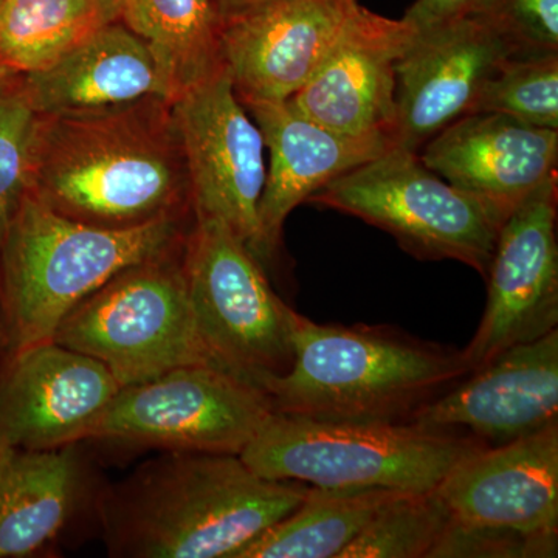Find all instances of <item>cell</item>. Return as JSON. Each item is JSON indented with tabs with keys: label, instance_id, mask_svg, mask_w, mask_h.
<instances>
[{
	"label": "cell",
	"instance_id": "cell-1",
	"mask_svg": "<svg viewBox=\"0 0 558 558\" xmlns=\"http://www.w3.org/2000/svg\"><path fill=\"white\" fill-rule=\"evenodd\" d=\"M27 193L65 218L106 229L194 216L172 100L38 113Z\"/></svg>",
	"mask_w": 558,
	"mask_h": 558
},
{
	"label": "cell",
	"instance_id": "cell-2",
	"mask_svg": "<svg viewBox=\"0 0 558 558\" xmlns=\"http://www.w3.org/2000/svg\"><path fill=\"white\" fill-rule=\"evenodd\" d=\"M307 490L264 478L240 454L167 451L101 490L95 506L110 557L238 558Z\"/></svg>",
	"mask_w": 558,
	"mask_h": 558
},
{
	"label": "cell",
	"instance_id": "cell-3",
	"mask_svg": "<svg viewBox=\"0 0 558 558\" xmlns=\"http://www.w3.org/2000/svg\"><path fill=\"white\" fill-rule=\"evenodd\" d=\"M194 216L106 229L25 191L0 247V359L53 340L70 312L120 271L185 240Z\"/></svg>",
	"mask_w": 558,
	"mask_h": 558
},
{
	"label": "cell",
	"instance_id": "cell-4",
	"mask_svg": "<svg viewBox=\"0 0 558 558\" xmlns=\"http://www.w3.org/2000/svg\"><path fill=\"white\" fill-rule=\"evenodd\" d=\"M461 352L369 326L299 314L288 373L264 385L275 413L330 422H407L468 376Z\"/></svg>",
	"mask_w": 558,
	"mask_h": 558
},
{
	"label": "cell",
	"instance_id": "cell-5",
	"mask_svg": "<svg viewBox=\"0 0 558 558\" xmlns=\"http://www.w3.org/2000/svg\"><path fill=\"white\" fill-rule=\"evenodd\" d=\"M483 447L468 436L407 422H330L274 411L240 457L269 480L429 492Z\"/></svg>",
	"mask_w": 558,
	"mask_h": 558
},
{
	"label": "cell",
	"instance_id": "cell-6",
	"mask_svg": "<svg viewBox=\"0 0 558 558\" xmlns=\"http://www.w3.org/2000/svg\"><path fill=\"white\" fill-rule=\"evenodd\" d=\"M183 245L120 271L70 312L53 341L98 360L121 387L183 366L218 368L191 310Z\"/></svg>",
	"mask_w": 558,
	"mask_h": 558
},
{
	"label": "cell",
	"instance_id": "cell-7",
	"mask_svg": "<svg viewBox=\"0 0 558 558\" xmlns=\"http://www.w3.org/2000/svg\"><path fill=\"white\" fill-rule=\"evenodd\" d=\"M183 269L197 330L216 366L260 391L284 376L299 314L270 288L247 245L222 220L194 216Z\"/></svg>",
	"mask_w": 558,
	"mask_h": 558
},
{
	"label": "cell",
	"instance_id": "cell-8",
	"mask_svg": "<svg viewBox=\"0 0 558 558\" xmlns=\"http://www.w3.org/2000/svg\"><path fill=\"white\" fill-rule=\"evenodd\" d=\"M311 204L388 231L425 259H454L486 278L501 222L465 191L425 167L416 150L396 148L344 172Z\"/></svg>",
	"mask_w": 558,
	"mask_h": 558
},
{
	"label": "cell",
	"instance_id": "cell-9",
	"mask_svg": "<svg viewBox=\"0 0 558 558\" xmlns=\"http://www.w3.org/2000/svg\"><path fill=\"white\" fill-rule=\"evenodd\" d=\"M274 413L266 392L213 366L121 387L89 440L165 451L241 454Z\"/></svg>",
	"mask_w": 558,
	"mask_h": 558
},
{
	"label": "cell",
	"instance_id": "cell-10",
	"mask_svg": "<svg viewBox=\"0 0 558 558\" xmlns=\"http://www.w3.org/2000/svg\"><path fill=\"white\" fill-rule=\"evenodd\" d=\"M172 119L185 156L194 216L222 220L256 258L266 145L227 69L174 98Z\"/></svg>",
	"mask_w": 558,
	"mask_h": 558
},
{
	"label": "cell",
	"instance_id": "cell-11",
	"mask_svg": "<svg viewBox=\"0 0 558 558\" xmlns=\"http://www.w3.org/2000/svg\"><path fill=\"white\" fill-rule=\"evenodd\" d=\"M557 174L502 223L488 266L487 306L461 352L469 373L558 325Z\"/></svg>",
	"mask_w": 558,
	"mask_h": 558
},
{
	"label": "cell",
	"instance_id": "cell-12",
	"mask_svg": "<svg viewBox=\"0 0 558 558\" xmlns=\"http://www.w3.org/2000/svg\"><path fill=\"white\" fill-rule=\"evenodd\" d=\"M121 385L98 360L57 343L0 359V447L49 450L89 440Z\"/></svg>",
	"mask_w": 558,
	"mask_h": 558
},
{
	"label": "cell",
	"instance_id": "cell-13",
	"mask_svg": "<svg viewBox=\"0 0 558 558\" xmlns=\"http://www.w3.org/2000/svg\"><path fill=\"white\" fill-rule=\"evenodd\" d=\"M407 424L498 447L558 424V330L472 371Z\"/></svg>",
	"mask_w": 558,
	"mask_h": 558
},
{
	"label": "cell",
	"instance_id": "cell-14",
	"mask_svg": "<svg viewBox=\"0 0 558 558\" xmlns=\"http://www.w3.org/2000/svg\"><path fill=\"white\" fill-rule=\"evenodd\" d=\"M512 50L476 14L417 31L396 64L392 145L416 150L469 116Z\"/></svg>",
	"mask_w": 558,
	"mask_h": 558
},
{
	"label": "cell",
	"instance_id": "cell-15",
	"mask_svg": "<svg viewBox=\"0 0 558 558\" xmlns=\"http://www.w3.org/2000/svg\"><path fill=\"white\" fill-rule=\"evenodd\" d=\"M436 492L457 526L558 543V424L476 450Z\"/></svg>",
	"mask_w": 558,
	"mask_h": 558
},
{
	"label": "cell",
	"instance_id": "cell-16",
	"mask_svg": "<svg viewBox=\"0 0 558 558\" xmlns=\"http://www.w3.org/2000/svg\"><path fill=\"white\" fill-rule=\"evenodd\" d=\"M359 0H277L223 27V64L242 105L288 101L343 38Z\"/></svg>",
	"mask_w": 558,
	"mask_h": 558
},
{
	"label": "cell",
	"instance_id": "cell-17",
	"mask_svg": "<svg viewBox=\"0 0 558 558\" xmlns=\"http://www.w3.org/2000/svg\"><path fill=\"white\" fill-rule=\"evenodd\" d=\"M416 33L403 17L388 20L362 7L329 57L288 101L326 130L392 140L396 64Z\"/></svg>",
	"mask_w": 558,
	"mask_h": 558
},
{
	"label": "cell",
	"instance_id": "cell-18",
	"mask_svg": "<svg viewBox=\"0 0 558 558\" xmlns=\"http://www.w3.org/2000/svg\"><path fill=\"white\" fill-rule=\"evenodd\" d=\"M421 160L450 185L483 202L502 226L557 174L558 131L502 113H469L429 140Z\"/></svg>",
	"mask_w": 558,
	"mask_h": 558
},
{
	"label": "cell",
	"instance_id": "cell-19",
	"mask_svg": "<svg viewBox=\"0 0 558 558\" xmlns=\"http://www.w3.org/2000/svg\"><path fill=\"white\" fill-rule=\"evenodd\" d=\"M270 165L259 202V263L274 256L290 213L329 182L391 149L389 135L339 134L301 116L289 101L245 102Z\"/></svg>",
	"mask_w": 558,
	"mask_h": 558
},
{
	"label": "cell",
	"instance_id": "cell-20",
	"mask_svg": "<svg viewBox=\"0 0 558 558\" xmlns=\"http://www.w3.org/2000/svg\"><path fill=\"white\" fill-rule=\"evenodd\" d=\"M39 116H81L161 97L170 84L148 44L121 21L108 22L49 69L20 76Z\"/></svg>",
	"mask_w": 558,
	"mask_h": 558
},
{
	"label": "cell",
	"instance_id": "cell-21",
	"mask_svg": "<svg viewBox=\"0 0 558 558\" xmlns=\"http://www.w3.org/2000/svg\"><path fill=\"white\" fill-rule=\"evenodd\" d=\"M80 442L49 450L0 447V558L39 556L89 494Z\"/></svg>",
	"mask_w": 558,
	"mask_h": 558
},
{
	"label": "cell",
	"instance_id": "cell-22",
	"mask_svg": "<svg viewBox=\"0 0 558 558\" xmlns=\"http://www.w3.org/2000/svg\"><path fill=\"white\" fill-rule=\"evenodd\" d=\"M120 21L153 50L172 100L226 69L215 0H120Z\"/></svg>",
	"mask_w": 558,
	"mask_h": 558
},
{
	"label": "cell",
	"instance_id": "cell-23",
	"mask_svg": "<svg viewBox=\"0 0 558 558\" xmlns=\"http://www.w3.org/2000/svg\"><path fill=\"white\" fill-rule=\"evenodd\" d=\"M392 488L310 486L299 508L238 558H339L392 498Z\"/></svg>",
	"mask_w": 558,
	"mask_h": 558
},
{
	"label": "cell",
	"instance_id": "cell-24",
	"mask_svg": "<svg viewBox=\"0 0 558 558\" xmlns=\"http://www.w3.org/2000/svg\"><path fill=\"white\" fill-rule=\"evenodd\" d=\"M105 24L95 0H0V78L49 69Z\"/></svg>",
	"mask_w": 558,
	"mask_h": 558
},
{
	"label": "cell",
	"instance_id": "cell-25",
	"mask_svg": "<svg viewBox=\"0 0 558 558\" xmlns=\"http://www.w3.org/2000/svg\"><path fill=\"white\" fill-rule=\"evenodd\" d=\"M451 515L438 492H402L339 558H432Z\"/></svg>",
	"mask_w": 558,
	"mask_h": 558
},
{
	"label": "cell",
	"instance_id": "cell-26",
	"mask_svg": "<svg viewBox=\"0 0 558 558\" xmlns=\"http://www.w3.org/2000/svg\"><path fill=\"white\" fill-rule=\"evenodd\" d=\"M481 112L558 131V53L508 58L484 84L470 113Z\"/></svg>",
	"mask_w": 558,
	"mask_h": 558
},
{
	"label": "cell",
	"instance_id": "cell-27",
	"mask_svg": "<svg viewBox=\"0 0 558 558\" xmlns=\"http://www.w3.org/2000/svg\"><path fill=\"white\" fill-rule=\"evenodd\" d=\"M36 121L20 81L0 78V247L27 191Z\"/></svg>",
	"mask_w": 558,
	"mask_h": 558
},
{
	"label": "cell",
	"instance_id": "cell-28",
	"mask_svg": "<svg viewBox=\"0 0 558 558\" xmlns=\"http://www.w3.org/2000/svg\"><path fill=\"white\" fill-rule=\"evenodd\" d=\"M475 14L513 58L558 53V0H483Z\"/></svg>",
	"mask_w": 558,
	"mask_h": 558
},
{
	"label": "cell",
	"instance_id": "cell-29",
	"mask_svg": "<svg viewBox=\"0 0 558 558\" xmlns=\"http://www.w3.org/2000/svg\"><path fill=\"white\" fill-rule=\"evenodd\" d=\"M481 3L483 0H416L407 10L403 20L409 21L416 31H425L444 22L475 14Z\"/></svg>",
	"mask_w": 558,
	"mask_h": 558
},
{
	"label": "cell",
	"instance_id": "cell-30",
	"mask_svg": "<svg viewBox=\"0 0 558 558\" xmlns=\"http://www.w3.org/2000/svg\"><path fill=\"white\" fill-rule=\"evenodd\" d=\"M274 2L277 0H215L223 27L231 22L248 16V14L266 9Z\"/></svg>",
	"mask_w": 558,
	"mask_h": 558
},
{
	"label": "cell",
	"instance_id": "cell-31",
	"mask_svg": "<svg viewBox=\"0 0 558 558\" xmlns=\"http://www.w3.org/2000/svg\"><path fill=\"white\" fill-rule=\"evenodd\" d=\"M100 5L106 21H120V0H95Z\"/></svg>",
	"mask_w": 558,
	"mask_h": 558
}]
</instances>
